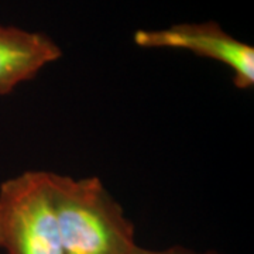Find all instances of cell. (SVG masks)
<instances>
[{
	"mask_svg": "<svg viewBox=\"0 0 254 254\" xmlns=\"http://www.w3.org/2000/svg\"><path fill=\"white\" fill-rule=\"evenodd\" d=\"M141 48L187 50L227 65L239 89L254 85V48L223 31L218 23H181L164 30H137L133 37Z\"/></svg>",
	"mask_w": 254,
	"mask_h": 254,
	"instance_id": "3",
	"label": "cell"
},
{
	"mask_svg": "<svg viewBox=\"0 0 254 254\" xmlns=\"http://www.w3.org/2000/svg\"><path fill=\"white\" fill-rule=\"evenodd\" d=\"M0 249L64 254L48 171H26L0 185Z\"/></svg>",
	"mask_w": 254,
	"mask_h": 254,
	"instance_id": "2",
	"label": "cell"
},
{
	"mask_svg": "<svg viewBox=\"0 0 254 254\" xmlns=\"http://www.w3.org/2000/svg\"><path fill=\"white\" fill-rule=\"evenodd\" d=\"M61 55L60 47L47 34L0 24V95L33 79L43 66Z\"/></svg>",
	"mask_w": 254,
	"mask_h": 254,
	"instance_id": "4",
	"label": "cell"
},
{
	"mask_svg": "<svg viewBox=\"0 0 254 254\" xmlns=\"http://www.w3.org/2000/svg\"><path fill=\"white\" fill-rule=\"evenodd\" d=\"M50 188L64 254H130L134 225L99 178L50 173Z\"/></svg>",
	"mask_w": 254,
	"mask_h": 254,
	"instance_id": "1",
	"label": "cell"
},
{
	"mask_svg": "<svg viewBox=\"0 0 254 254\" xmlns=\"http://www.w3.org/2000/svg\"><path fill=\"white\" fill-rule=\"evenodd\" d=\"M130 254H223L215 252V250H208V252H195L182 246H173L164 250H150V249H143L140 246H136L133 249V252Z\"/></svg>",
	"mask_w": 254,
	"mask_h": 254,
	"instance_id": "5",
	"label": "cell"
}]
</instances>
